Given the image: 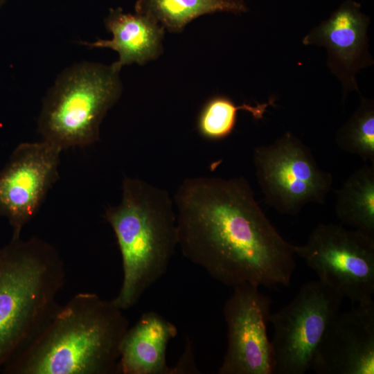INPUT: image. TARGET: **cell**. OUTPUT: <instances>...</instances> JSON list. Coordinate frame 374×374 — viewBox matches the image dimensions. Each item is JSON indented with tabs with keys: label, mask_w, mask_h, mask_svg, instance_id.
Instances as JSON below:
<instances>
[{
	"label": "cell",
	"mask_w": 374,
	"mask_h": 374,
	"mask_svg": "<svg viewBox=\"0 0 374 374\" xmlns=\"http://www.w3.org/2000/svg\"><path fill=\"white\" fill-rule=\"evenodd\" d=\"M369 24L370 18L362 10L361 4L346 0L302 39L304 45L326 48L327 66L342 86V104L351 91L361 95L356 75L374 63L368 51Z\"/></svg>",
	"instance_id": "8fae6325"
},
{
	"label": "cell",
	"mask_w": 374,
	"mask_h": 374,
	"mask_svg": "<svg viewBox=\"0 0 374 374\" xmlns=\"http://www.w3.org/2000/svg\"><path fill=\"white\" fill-rule=\"evenodd\" d=\"M173 373H197L198 370L193 362V350L190 343H188L181 359L172 368Z\"/></svg>",
	"instance_id": "d6986e66"
},
{
	"label": "cell",
	"mask_w": 374,
	"mask_h": 374,
	"mask_svg": "<svg viewBox=\"0 0 374 374\" xmlns=\"http://www.w3.org/2000/svg\"><path fill=\"white\" fill-rule=\"evenodd\" d=\"M135 12L145 15L171 33H180L196 18L216 12L248 11L244 0H137Z\"/></svg>",
	"instance_id": "9a60e30c"
},
{
	"label": "cell",
	"mask_w": 374,
	"mask_h": 374,
	"mask_svg": "<svg viewBox=\"0 0 374 374\" xmlns=\"http://www.w3.org/2000/svg\"><path fill=\"white\" fill-rule=\"evenodd\" d=\"M119 72L112 64L85 62L60 74L38 119L43 140L62 150L98 141L101 122L122 92Z\"/></svg>",
	"instance_id": "5b68a950"
},
{
	"label": "cell",
	"mask_w": 374,
	"mask_h": 374,
	"mask_svg": "<svg viewBox=\"0 0 374 374\" xmlns=\"http://www.w3.org/2000/svg\"><path fill=\"white\" fill-rule=\"evenodd\" d=\"M294 249L319 281L343 298L355 304L373 301L374 237L341 224L322 223Z\"/></svg>",
	"instance_id": "52a82bcc"
},
{
	"label": "cell",
	"mask_w": 374,
	"mask_h": 374,
	"mask_svg": "<svg viewBox=\"0 0 374 374\" xmlns=\"http://www.w3.org/2000/svg\"><path fill=\"white\" fill-rule=\"evenodd\" d=\"M129 321L112 300L80 292L1 368L5 374H118Z\"/></svg>",
	"instance_id": "7a4b0ae2"
},
{
	"label": "cell",
	"mask_w": 374,
	"mask_h": 374,
	"mask_svg": "<svg viewBox=\"0 0 374 374\" xmlns=\"http://www.w3.org/2000/svg\"><path fill=\"white\" fill-rule=\"evenodd\" d=\"M62 151L44 140L22 143L0 170V215L9 222L11 240L20 238L22 229L35 216L58 179Z\"/></svg>",
	"instance_id": "30bf717a"
},
{
	"label": "cell",
	"mask_w": 374,
	"mask_h": 374,
	"mask_svg": "<svg viewBox=\"0 0 374 374\" xmlns=\"http://www.w3.org/2000/svg\"><path fill=\"white\" fill-rule=\"evenodd\" d=\"M65 278L57 250L39 238L10 240L0 248V370L58 308Z\"/></svg>",
	"instance_id": "277c9868"
},
{
	"label": "cell",
	"mask_w": 374,
	"mask_h": 374,
	"mask_svg": "<svg viewBox=\"0 0 374 374\" xmlns=\"http://www.w3.org/2000/svg\"><path fill=\"white\" fill-rule=\"evenodd\" d=\"M173 202L183 256L230 287L288 286L294 244L266 216L244 177L185 179Z\"/></svg>",
	"instance_id": "6da1fadb"
},
{
	"label": "cell",
	"mask_w": 374,
	"mask_h": 374,
	"mask_svg": "<svg viewBox=\"0 0 374 374\" xmlns=\"http://www.w3.org/2000/svg\"><path fill=\"white\" fill-rule=\"evenodd\" d=\"M253 163L265 202L281 214L297 215L308 204H323L333 177L311 149L290 132L253 149Z\"/></svg>",
	"instance_id": "8992f818"
},
{
	"label": "cell",
	"mask_w": 374,
	"mask_h": 374,
	"mask_svg": "<svg viewBox=\"0 0 374 374\" xmlns=\"http://www.w3.org/2000/svg\"><path fill=\"white\" fill-rule=\"evenodd\" d=\"M105 24L112 33V39L80 43L89 48H109L116 51L118 60L112 64L119 71L127 64L143 65L158 58L163 52L165 29L148 16L137 12L125 13L120 7L110 8Z\"/></svg>",
	"instance_id": "4fadbf2b"
},
{
	"label": "cell",
	"mask_w": 374,
	"mask_h": 374,
	"mask_svg": "<svg viewBox=\"0 0 374 374\" xmlns=\"http://www.w3.org/2000/svg\"><path fill=\"white\" fill-rule=\"evenodd\" d=\"M259 287L250 284L233 287L224 305L227 347L219 374H273L267 333L272 301Z\"/></svg>",
	"instance_id": "9c48e42d"
},
{
	"label": "cell",
	"mask_w": 374,
	"mask_h": 374,
	"mask_svg": "<svg viewBox=\"0 0 374 374\" xmlns=\"http://www.w3.org/2000/svg\"><path fill=\"white\" fill-rule=\"evenodd\" d=\"M318 374L374 373V303H357L332 319L314 353Z\"/></svg>",
	"instance_id": "7c38bea8"
},
{
	"label": "cell",
	"mask_w": 374,
	"mask_h": 374,
	"mask_svg": "<svg viewBox=\"0 0 374 374\" xmlns=\"http://www.w3.org/2000/svg\"><path fill=\"white\" fill-rule=\"evenodd\" d=\"M6 2V0H0V7L4 4V3Z\"/></svg>",
	"instance_id": "ffe728a7"
},
{
	"label": "cell",
	"mask_w": 374,
	"mask_h": 374,
	"mask_svg": "<svg viewBox=\"0 0 374 374\" xmlns=\"http://www.w3.org/2000/svg\"><path fill=\"white\" fill-rule=\"evenodd\" d=\"M337 146L374 164V101L360 96V104L335 135Z\"/></svg>",
	"instance_id": "ac0fdd59"
},
{
	"label": "cell",
	"mask_w": 374,
	"mask_h": 374,
	"mask_svg": "<svg viewBox=\"0 0 374 374\" xmlns=\"http://www.w3.org/2000/svg\"><path fill=\"white\" fill-rule=\"evenodd\" d=\"M118 205L103 217L113 229L122 259L123 281L114 303L123 311L166 272L178 247L174 202L165 189L125 177Z\"/></svg>",
	"instance_id": "3957f363"
},
{
	"label": "cell",
	"mask_w": 374,
	"mask_h": 374,
	"mask_svg": "<svg viewBox=\"0 0 374 374\" xmlns=\"http://www.w3.org/2000/svg\"><path fill=\"white\" fill-rule=\"evenodd\" d=\"M343 296L319 280L303 284L285 306L271 314L273 374H304Z\"/></svg>",
	"instance_id": "ba28073f"
},
{
	"label": "cell",
	"mask_w": 374,
	"mask_h": 374,
	"mask_svg": "<svg viewBox=\"0 0 374 374\" xmlns=\"http://www.w3.org/2000/svg\"><path fill=\"white\" fill-rule=\"evenodd\" d=\"M335 212L341 224L374 237V164L354 171L336 191Z\"/></svg>",
	"instance_id": "2e32d148"
},
{
	"label": "cell",
	"mask_w": 374,
	"mask_h": 374,
	"mask_svg": "<svg viewBox=\"0 0 374 374\" xmlns=\"http://www.w3.org/2000/svg\"><path fill=\"white\" fill-rule=\"evenodd\" d=\"M177 335V327L161 314L143 313L123 337L118 374H173L166 350Z\"/></svg>",
	"instance_id": "5bb4252c"
},
{
	"label": "cell",
	"mask_w": 374,
	"mask_h": 374,
	"mask_svg": "<svg viewBox=\"0 0 374 374\" xmlns=\"http://www.w3.org/2000/svg\"><path fill=\"white\" fill-rule=\"evenodd\" d=\"M276 98L272 97L267 102L251 105L247 103L236 105L226 96L216 95L210 98L203 105L197 119V129L204 139L221 140L229 136L233 131L238 112L244 110L249 112L256 120L262 118L269 106H276Z\"/></svg>",
	"instance_id": "e0dca14e"
}]
</instances>
